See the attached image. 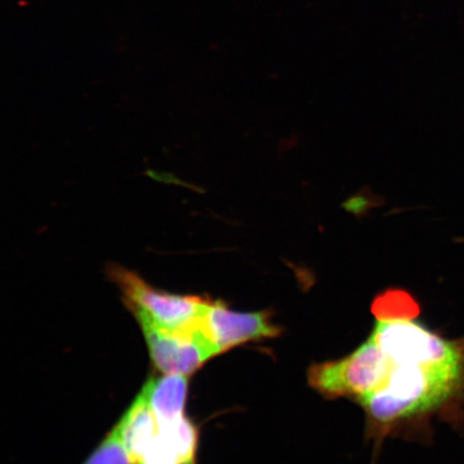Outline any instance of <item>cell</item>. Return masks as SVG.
<instances>
[{
	"mask_svg": "<svg viewBox=\"0 0 464 464\" xmlns=\"http://www.w3.org/2000/svg\"><path fill=\"white\" fill-rule=\"evenodd\" d=\"M107 276L123 295L127 309L168 330L198 327L210 301L208 297L171 294L155 288L136 272L120 265H110Z\"/></svg>",
	"mask_w": 464,
	"mask_h": 464,
	"instance_id": "obj_3",
	"label": "cell"
},
{
	"mask_svg": "<svg viewBox=\"0 0 464 464\" xmlns=\"http://www.w3.org/2000/svg\"><path fill=\"white\" fill-rule=\"evenodd\" d=\"M137 464H197L199 434L187 416L159 420L139 393L116 423Z\"/></svg>",
	"mask_w": 464,
	"mask_h": 464,
	"instance_id": "obj_2",
	"label": "cell"
},
{
	"mask_svg": "<svg viewBox=\"0 0 464 464\" xmlns=\"http://www.w3.org/2000/svg\"><path fill=\"white\" fill-rule=\"evenodd\" d=\"M386 372L385 355L370 335L347 356L312 364L307 381L324 398H348L359 403L380 387Z\"/></svg>",
	"mask_w": 464,
	"mask_h": 464,
	"instance_id": "obj_4",
	"label": "cell"
},
{
	"mask_svg": "<svg viewBox=\"0 0 464 464\" xmlns=\"http://www.w3.org/2000/svg\"><path fill=\"white\" fill-rule=\"evenodd\" d=\"M417 317H376L370 334L385 355L387 372L358 404L376 440L433 416H455L464 405V336L446 338Z\"/></svg>",
	"mask_w": 464,
	"mask_h": 464,
	"instance_id": "obj_1",
	"label": "cell"
},
{
	"mask_svg": "<svg viewBox=\"0 0 464 464\" xmlns=\"http://www.w3.org/2000/svg\"><path fill=\"white\" fill-rule=\"evenodd\" d=\"M141 328L150 359L162 374L190 375L218 356L200 326L187 330H168L132 313Z\"/></svg>",
	"mask_w": 464,
	"mask_h": 464,
	"instance_id": "obj_5",
	"label": "cell"
},
{
	"mask_svg": "<svg viewBox=\"0 0 464 464\" xmlns=\"http://www.w3.org/2000/svg\"><path fill=\"white\" fill-rule=\"evenodd\" d=\"M376 317L419 316L420 305L405 290L388 289L377 295L372 305Z\"/></svg>",
	"mask_w": 464,
	"mask_h": 464,
	"instance_id": "obj_8",
	"label": "cell"
},
{
	"mask_svg": "<svg viewBox=\"0 0 464 464\" xmlns=\"http://www.w3.org/2000/svg\"><path fill=\"white\" fill-rule=\"evenodd\" d=\"M83 464H137L126 449L118 426L112 429Z\"/></svg>",
	"mask_w": 464,
	"mask_h": 464,
	"instance_id": "obj_9",
	"label": "cell"
},
{
	"mask_svg": "<svg viewBox=\"0 0 464 464\" xmlns=\"http://www.w3.org/2000/svg\"><path fill=\"white\" fill-rule=\"evenodd\" d=\"M139 393L159 420L182 419L188 400V376L164 374L150 377Z\"/></svg>",
	"mask_w": 464,
	"mask_h": 464,
	"instance_id": "obj_7",
	"label": "cell"
},
{
	"mask_svg": "<svg viewBox=\"0 0 464 464\" xmlns=\"http://www.w3.org/2000/svg\"><path fill=\"white\" fill-rule=\"evenodd\" d=\"M201 327L218 355L251 342L275 339L283 333L270 311L237 312L222 300L208 301Z\"/></svg>",
	"mask_w": 464,
	"mask_h": 464,
	"instance_id": "obj_6",
	"label": "cell"
},
{
	"mask_svg": "<svg viewBox=\"0 0 464 464\" xmlns=\"http://www.w3.org/2000/svg\"><path fill=\"white\" fill-rule=\"evenodd\" d=\"M379 197L371 194V191H361V193L351 197L344 202L343 208L353 216H363L370 208L379 206Z\"/></svg>",
	"mask_w": 464,
	"mask_h": 464,
	"instance_id": "obj_10",
	"label": "cell"
}]
</instances>
